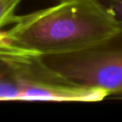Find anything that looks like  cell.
<instances>
[{
  "label": "cell",
  "mask_w": 122,
  "mask_h": 122,
  "mask_svg": "<svg viewBox=\"0 0 122 122\" xmlns=\"http://www.w3.org/2000/svg\"><path fill=\"white\" fill-rule=\"evenodd\" d=\"M21 0H0V29L7 24H10L16 8Z\"/></svg>",
  "instance_id": "cell-5"
},
{
  "label": "cell",
  "mask_w": 122,
  "mask_h": 122,
  "mask_svg": "<svg viewBox=\"0 0 122 122\" xmlns=\"http://www.w3.org/2000/svg\"><path fill=\"white\" fill-rule=\"evenodd\" d=\"M34 57L45 70L66 83L101 90L107 97L122 98V26L85 47Z\"/></svg>",
  "instance_id": "cell-2"
},
{
  "label": "cell",
  "mask_w": 122,
  "mask_h": 122,
  "mask_svg": "<svg viewBox=\"0 0 122 122\" xmlns=\"http://www.w3.org/2000/svg\"><path fill=\"white\" fill-rule=\"evenodd\" d=\"M0 29V50L27 55L61 54L85 47L115 31L118 26L93 0H66L13 18Z\"/></svg>",
  "instance_id": "cell-1"
},
{
  "label": "cell",
  "mask_w": 122,
  "mask_h": 122,
  "mask_svg": "<svg viewBox=\"0 0 122 122\" xmlns=\"http://www.w3.org/2000/svg\"><path fill=\"white\" fill-rule=\"evenodd\" d=\"M60 1H66V0H60Z\"/></svg>",
  "instance_id": "cell-6"
},
{
  "label": "cell",
  "mask_w": 122,
  "mask_h": 122,
  "mask_svg": "<svg viewBox=\"0 0 122 122\" xmlns=\"http://www.w3.org/2000/svg\"><path fill=\"white\" fill-rule=\"evenodd\" d=\"M107 94L78 87L49 72L34 55L0 50V100L100 101Z\"/></svg>",
  "instance_id": "cell-3"
},
{
  "label": "cell",
  "mask_w": 122,
  "mask_h": 122,
  "mask_svg": "<svg viewBox=\"0 0 122 122\" xmlns=\"http://www.w3.org/2000/svg\"><path fill=\"white\" fill-rule=\"evenodd\" d=\"M99 8L115 23L122 26V0H93Z\"/></svg>",
  "instance_id": "cell-4"
}]
</instances>
